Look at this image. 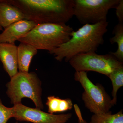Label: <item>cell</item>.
Segmentation results:
<instances>
[{"label": "cell", "instance_id": "cell-12", "mask_svg": "<svg viewBox=\"0 0 123 123\" xmlns=\"http://www.w3.org/2000/svg\"><path fill=\"white\" fill-rule=\"evenodd\" d=\"M38 50L27 43H20L17 48V60L18 72H29V69L33 57Z\"/></svg>", "mask_w": 123, "mask_h": 123}, {"label": "cell", "instance_id": "cell-16", "mask_svg": "<svg viewBox=\"0 0 123 123\" xmlns=\"http://www.w3.org/2000/svg\"><path fill=\"white\" fill-rule=\"evenodd\" d=\"M90 123H123V111L121 110L114 114L110 111L106 114L93 115Z\"/></svg>", "mask_w": 123, "mask_h": 123}, {"label": "cell", "instance_id": "cell-1", "mask_svg": "<svg viewBox=\"0 0 123 123\" xmlns=\"http://www.w3.org/2000/svg\"><path fill=\"white\" fill-rule=\"evenodd\" d=\"M36 24H66L74 16V0H4Z\"/></svg>", "mask_w": 123, "mask_h": 123}, {"label": "cell", "instance_id": "cell-9", "mask_svg": "<svg viewBox=\"0 0 123 123\" xmlns=\"http://www.w3.org/2000/svg\"><path fill=\"white\" fill-rule=\"evenodd\" d=\"M37 24L26 20L18 21L4 29L0 33V43H15L26 35Z\"/></svg>", "mask_w": 123, "mask_h": 123}, {"label": "cell", "instance_id": "cell-10", "mask_svg": "<svg viewBox=\"0 0 123 123\" xmlns=\"http://www.w3.org/2000/svg\"><path fill=\"white\" fill-rule=\"evenodd\" d=\"M17 48L15 43H0V60L10 78L18 72Z\"/></svg>", "mask_w": 123, "mask_h": 123}, {"label": "cell", "instance_id": "cell-20", "mask_svg": "<svg viewBox=\"0 0 123 123\" xmlns=\"http://www.w3.org/2000/svg\"><path fill=\"white\" fill-rule=\"evenodd\" d=\"M3 30V28H2V27H1V26L0 25V32L1 31H2Z\"/></svg>", "mask_w": 123, "mask_h": 123}, {"label": "cell", "instance_id": "cell-7", "mask_svg": "<svg viewBox=\"0 0 123 123\" xmlns=\"http://www.w3.org/2000/svg\"><path fill=\"white\" fill-rule=\"evenodd\" d=\"M74 15L82 24H95L107 21L110 9L119 0H74Z\"/></svg>", "mask_w": 123, "mask_h": 123}, {"label": "cell", "instance_id": "cell-14", "mask_svg": "<svg viewBox=\"0 0 123 123\" xmlns=\"http://www.w3.org/2000/svg\"><path fill=\"white\" fill-rule=\"evenodd\" d=\"M114 36L110 39L111 44L117 43L118 49L115 52H111L119 61H123V23L119 22L115 26L113 31Z\"/></svg>", "mask_w": 123, "mask_h": 123}, {"label": "cell", "instance_id": "cell-3", "mask_svg": "<svg viewBox=\"0 0 123 123\" xmlns=\"http://www.w3.org/2000/svg\"><path fill=\"white\" fill-rule=\"evenodd\" d=\"M73 31L66 24H37L18 41L49 52L68 42Z\"/></svg>", "mask_w": 123, "mask_h": 123}, {"label": "cell", "instance_id": "cell-15", "mask_svg": "<svg viewBox=\"0 0 123 123\" xmlns=\"http://www.w3.org/2000/svg\"><path fill=\"white\" fill-rule=\"evenodd\" d=\"M112 85V101L114 105L117 102V93L120 88L123 86V67L116 69L108 76Z\"/></svg>", "mask_w": 123, "mask_h": 123}, {"label": "cell", "instance_id": "cell-18", "mask_svg": "<svg viewBox=\"0 0 123 123\" xmlns=\"http://www.w3.org/2000/svg\"><path fill=\"white\" fill-rule=\"evenodd\" d=\"M116 14L119 22L123 23V0H119V3L116 6Z\"/></svg>", "mask_w": 123, "mask_h": 123}, {"label": "cell", "instance_id": "cell-8", "mask_svg": "<svg viewBox=\"0 0 123 123\" xmlns=\"http://www.w3.org/2000/svg\"><path fill=\"white\" fill-rule=\"evenodd\" d=\"M13 117L17 121L33 123H66L72 118L71 113L52 114L42 110L24 105L22 103L14 105Z\"/></svg>", "mask_w": 123, "mask_h": 123}, {"label": "cell", "instance_id": "cell-19", "mask_svg": "<svg viewBox=\"0 0 123 123\" xmlns=\"http://www.w3.org/2000/svg\"><path fill=\"white\" fill-rule=\"evenodd\" d=\"M73 106L78 119V123H89L83 118L81 111L78 105L75 104Z\"/></svg>", "mask_w": 123, "mask_h": 123}, {"label": "cell", "instance_id": "cell-5", "mask_svg": "<svg viewBox=\"0 0 123 123\" xmlns=\"http://www.w3.org/2000/svg\"><path fill=\"white\" fill-rule=\"evenodd\" d=\"M74 78L84 88L82 99L85 106L94 114H106L114 106L112 99L100 84H94L86 72H76Z\"/></svg>", "mask_w": 123, "mask_h": 123}, {"label": "cell", "instance_id": "cell-21", "mask_svg": "<svg viewBox=\"0 0 123 123\" xmlns=\"http://www.w3.org/2000/svg\"><path fill=\"white\" fill-rule=\"evenodd\" d=\"M15 123H18L17 122H16Z\"/></svg>", "mask_w": 123, "mask_h": 123}, {"label": "cell", "instance_id": "cell-2", "mask_svg": "<svg viewBox=\"0 0 123 123\" xmlns=\"http://www.w3.org/2000/svg\"><path fill=\"white\" fill-rule=\"evenodd\" d=\"M108 23L103 21L86 24L72 31L68 42L49 52L57 61L68 62L77 55L96 52L104 42V36L107 31Z\"/></svg>", "mask_w": 123, "mask_h": 123}, {"label": "cell", "instance_id": "cell-11", "mask_svg": "<svg viewBox=\"0 0 123 123\" xmlns=\"http://www.w3.org/2000/svg\"><path fill=\"white\" fill-rule=\"evenodd\" d=\"M25 20L21 10L14 6L0 0V25L4 29L21 20Z\"/></svg>", "mask_w": 123, "mask_h": 123}, {"label": "cell", "instance_id": "cell-17", "mask_svg": "<svg viewBox=\"0 0 123 123\" xmlns=\"http://www.w3.org/2000/svg\"><path fill=\"white\" fill-rule=\"evenodd\" d=\"M13 118V108L5 106L0 98V123H7Z\"/></svg>", "mask_w": 123, "mask_h": 123}, {"label": "cell", "instance_id": "cell-13", "mask_svg": "<svg viewBox=\"0 0 123 123\" xmlns=\"http://www.w3.org/2000/svg\"><path fill=\"white\" fill-rule=\"evenodd\" d=\"M46 105L48 108V113L52 114L71 110L73 106L71 99H61L59 97L54 96L47 97Z\"/></svg>", "mask_w": 123, "mask_h": 123}, {"label": "cell", "instance_id": "cell-4", "mask_svg": "<svg viewBox=\"0 0 123 123\" xmlns=\"http://www.w3.org/2000/svg\"><path fill=\"white\" fill-rule=\"evenodd\" d=\"M6 86V94L12 104L21 103L23 98H27L33 101L36 108L43 110L42 82L36 73L18 72L10 78Z\"/></svg>", "mask_w": 123, "mask_h": 123}, {"label": "cell", "instance_id": "cell-6", "mask_svg": "<svg viewBox=\"0 0 123 123\" xmlns=\"http://www.w3.org/2000/svg\"><path fill=\"white\" fill-rule=\"evenodd\" d=\"M69 62L76 72L93 71L108 77L116 69L123 67V62L111 53L104 55L95 52L80 54L71 58Z\"/></svg>", "mask_w": 123, "mask_h": 123}]
</instances>
